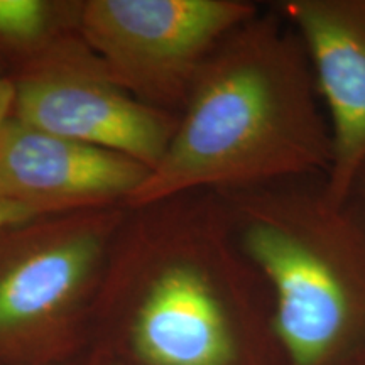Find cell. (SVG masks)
Here are the masks:
<instances>
[{"instance_id":"obj_14","label":"cell","mask_w":365,"mask_h":365,"mask_svg":"<svg viewBox=\"0 0 365 365\" xmlns=\"http://www.w3.org/2000/svg\"><path fill=\"white\" fill-rule=\"evenodd\" d=\"M346 365H365V352L360 354L359 357H355L354 360H350V362Z\"/></svg>"},{"instance_id":"obj_15","label":"cell","mask_w":365,"mask_h":365,"mask_svg":"<svg viewBox=\"0 0 365 365\" xmlns=\"http://www.w3.org/2000/svg\"><path fill=\"white\" fill-rule=\"evenodd\" d=\"M71 365H81V360H80V362H76V364H71Z\"/></svg>"},{"instance_id":"obj_3","label":"cell","mask_w":365,"mask_h":365,"mask_svg":"<svg viewBox=\"0 0 365 365\" xmlns=\"http://www.w3.org/2000/svg\"><path fill=\"white\" fill-rule=\"evenodd\" d=\"M308 181L215 193L237 247L271 291L287 365H346L365 352V217Z\"/></svg>"},{"instance_id":"obj_4","label":"cell","mask_w":365,"mask_h":365,"mask_svg":"<svg viewBox=\"0 0 365 365\" xmlns=\"http://www.w3.org/2000/svg\"><path fill=\"white\" fill-rule=\"evenodd\" d=\"M127 208L38 218L0 237V365L86 357L93 314Z\"/></svg>"},{"instance_id":"obj_8","label":"cell","mask_w":365,"mask_h":365,"mask_svg":"<svg viewBox=\"0 0 365 365\" xmlns=\"http://www.w3.org/2000/svg\"><path fill=\"white\" fill-rule=\"evenodd\" d=\"M276 9L307 48L330 122L323 190L346 205L365 171V0H282Z\"/></svg>"},{"instance_id":"obj_6","label":"cell","mask_w":365,"mask_h":365,"mask_svg":"<svg viewBox=\"0 0 365 365\" xmlns=\"http://www.w3.org/2000/svg\"><path fill=\"white\" fill-rule=\"evenodd\" d=\"M14 118L120 154L154 170L178 127L176 113L140 102L108 76L93 51L14 81Z\"/></svg>"},{"instance_id":"obj_5","label":"cell","mask_w":365,"mask_h":365,"mask_svg":"<svg viewBox=\"0 0 365 365\" xmlns=\"http://www.w3.org/2000/svg\"><path fill=\"white\" fill-rule=\"evenodd\" d=\"M257 12L247 0H81L80 33L113 83L180 115L208 58Z\"/></svg>"},{"instance_id":"obj_7","label":"cell","mask_w":365,"mask_h":365,"mask_svg":"<svg viewBox=\"0 0 365 365\" xmlns=\"http://www.w3.org/2000/svg\"><path fill=\"white\" fill-rule=\"evenodd\" d=\"M149 168L9 117L0 125V202L33 220L127 202Z\"/></svg>"},{"instance_id":"obj_2","label":"cell","mask_w":365,"mask_h":365,"mask_svg":"<svg viewBox=\"0 0 365 365\" xmlns=\"http://www.w3.org/2000/svg\"><path fill=\"white\" fill-rule=\"evenodd\" d=\"M257 277L215 191L127 208L86 355L124 365H240L239 304Z\"/></svg>"},{"instance_id":"obj_11","label":"cell","mask_w":365,"mask_h":365,"mask_svg":"<svg viewBox=\"0 0 365 365\" xmlns=\"http://www.w3.org/2000/svg\"><path fill=\"white\" fill-rule=\"evenodd\" d=\"M14 105V85L0 76V125L12 115Z\"/></svg>"},{"instance_id":"obj_13","label":"cell","mask_w":365,"mask_h":365,"mask_svg":"<svg viewBox=\"0 0 365 365\" xmlns=\"http://www.w3.org/2000/svg\"><path fill=\"white\" fill-rule=\"evenodd\" d=\"M360 190V193L364 195V205H365V171L362 173V176H360V180L357 182V188H355V191Z\"/></svg>"},{"instance_id":"obj_10","label":"cell","mask_w":365,"mask_h":365,"mask_svg":"<svg viewBox=\"0 0 365 365\" xmlns=\"http://www.w3.org/2000/svg\"><path fill=\"white\" fill-rule=\"evenodd\" d=\"M31 220H33V218L24 215V213L19 212L17 208L9 207V205L0 202V237L6 234L7 230H11V228Z\"/></svg>"},{"instance_id":"obj_1","label":"cell","mask_w":365,"mask_h":365,"mask_svg":"<svg viewBox=\"0 0 365 365\" xmlns=\"http://www.w3.org/2000/svg\"><path fill=\"white\" fill-rule=\"evenodd\" d=\"M331 156L330 122L307 48L272 7L237 27L208 58L170 148L127 208L325 178Z\"/></svg>"},{"instance_id":"obj_9","label":"cell","mask_w":365,"mask_h":365,"mask_svg":"<svg viewBox=\"0 0 365 365\" xmlns=\"http://www.w3.org/2000/svg\"><path fill=\"white\" fill-rule=\"evenodd\" d=\"M80 7L65 0H0V76L14 83L83 48Z\"/></svg>"},{"instance_id":"obj_12","label":"cell","mask_w":365,"mask_h":365,"mask_svg":"<svg viewBox=\"0 0 365 365\" xmlns=\"http://www.w3.org/2000/svg\"><path fill=\"white\" fill-rule=\"evenodd\" d=\"M81 365H124L113 362V360L102 359V357H93V355H86L85 359H81Z\"/></svg>"}]
</instances>
